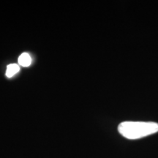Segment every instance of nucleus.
<instances>
[{
  "label": "nucleus",
  "mask_w": 158,
  "mask_h": 158,
  "mask_svg": "<svg viewBox=\"0 0 158 158\" xmlns=\"http://www.w3.org/2000/svg\"><path fill=\"white\" fill-rule=\"evenodd\" d=\"M118 131L127 139H139L157 133L158 123L152 122H124L118 125Z\"/></svg>",
  "instance_id": "1"
},
{
  "label": "nucleus",
  "mask_w": 158,
  "mask_h": 158,
  "mask_svg": "<svg viewBox=\"0 0 158 158\" xmlns=\"http://www.w3.org/2000/svg\"><path fill=\"white\" fill-rule=\"evenodd\" d=\"M31 58L29 54H27V53H23L22 54L20 55V56L19 57V64L21 66L27 68V67H29L31 64Z\"/></svg>",
  "instance_id": "2"
},
{
  "label": "nucleus",
  "mask_w": 158,
  "mask_h": 158,
  "mask_svg": "<svg viewBox=\"0 0 158 158\" xmlns=\"http://www.w3.org/2000/svg\"><path fill=\"white\" fill-rule=\"evenodd\" d=\"M20 70L19 66L16 64H10L7 67V70H6V76L7 78H12L14 76L15 74L18 73Z\"/></svg>",
  "instance_id": "3"
}]
</instances>
